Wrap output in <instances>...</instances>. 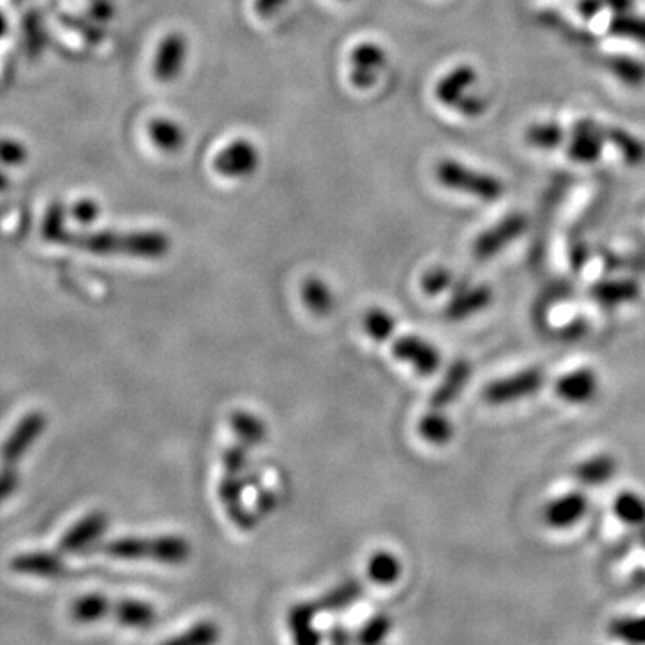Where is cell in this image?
I'll list each match as a JSON object with an SVG mask.
<instances>
[{
	"mask_svg": "<svg viewBox=\"0 0 645 645\" xmlns=\"http://www.w3.org/2000/svg\"><path fill=\"white\" fill-rule=\"evenodd\" d=\"M60 244L94 255H126V257L162 258L171 250V239L164 232H69Z\"/></svg>",
	"mask_w": 645,
	"mask_h": 645,
	"instance_id": "1",
	"label": "cell"
},
{
	"mask_svg": "<svg viewBox=\"0 0 645 645\" xmlns=\"http://www.w3.org/2000/svg\"><path fill=\"white\" fill-rule=\"evenodd\" d=\"M85 554H104L126 561H155L162 565H183L190 558V543L176 536H124L95 542Z\"/></svg>",
	"mask_w": 645,
	"mask_h": 645,
	"instance_id": "2",
	"label": "cell"
},
{
	"mask_svg": "<svg viewBox=\"0 0 645 645\" xmlns=\"http://www.w3.org/2000/svg\"><path fill=\"white\" fill-rule=\"evenodd\" d=\"M70 617L79 624L113 620L126 628L146 629L155 624L156 611L149 602L103 594H85L70 606Z\"/></svg>",
	"mask_w": 645,
	"mask_h": 645,
	"instance_id": "3",
	"label": "cell"
},
{
	"mask_svg": "<svg viewBox=\"0 0 645 645\" xmlns=\"http://www.w3.org/2000/svg\"><path fill=\"white\" fill-rule=\"evenodd\" d=\"M479 74L472 65H457L443 74L434 86V95L439 103L452 108L468 119H477L488 110V99L475 90Z\"/></svg>",
	"mask_w": 645,
	"mask_h": 645,
	"instance_id": "4",
	"label": "cell"
},
{
	"mask_svg": "<svg viewBox=\"0 0 645 645\" xmlns=\"http://www.w3.org/2000/svg\"><path fill=\"white\" fill-rule=\"evenodd\" d=\"M434 176L443 189L461 192L482 201H495L506 192V187L499 178L448 158L436 164Z\"/></svg>",
	"mask_w": 645,
	"mask_h": 645,
	"instance_id": "5",
	"label": "cell"
},
{
	"mask_svg": "<svg viewBox=\"0 0 645 645\" xmlns=\"http://www.w3.org/2000/svg\"><path fill=\"white\" fill-rule=\"evenodd\" d=\"M260 167V151L248 138H235L214 158V171L230 180L250 178Z\"/></svg>",
	"mask_w": 645,
	"mask_h": 645,
	"instance_id": "6",
	"label": "cell"
},
{
	"mask_svg": "<svg viewBox=\"0 0 645 645\" xmlns=\"http://www.w3.org/2000/svg\"><path fill=\"white\" fill-rule=\"evenodd\" d=\"M387 52L375 42H362L350 52V81L357 90H370L377 85L386 69Z\"/></svg>",
	"mask_w": 645,
	"mask_h": 645,
	"instance_id": "7",
	"label": "cell"
},
{
	"mask_svg": "<svg viewBox=\"0 0 645 645\" xmlns=\"http://www.w3.org/2000/svg\"><path fill=\"white\" fill-rule=\"evenodd\" d=\"M545 382V375L538 368L520 371L511 377L495 380L484 387V398L493 405H504L516 402L525 396L538 393Z\"/></svg>",
	"mask_w": 645,
	"mask_h": 645,
	"instance_id": "8",
	"label": "cell"
},
{
	"mask_svg": "<svg viewBox=\"0 0 645 645\" xmlns=\"http://www.w3.org/2000/svg\"><path fill=\"white\" fill-rule=\"evenodd\" d=\"M106 529H108L106 513L103 511L88 513L65 531L60 542L56 543V552L61 556L85 554L95 542H99V538L103 536Z\"/></svg>",
	"mask_w": 645,
	"mask_h": 645,
	"instance_id": "9",
	"label": "cell"
},
{
	"mask_svg": "<svg viewBox=\"0 0 645 645\" xmlns=\"http://www.w3.org/2000/svg\"><path fill=\"white\" fill-rule=\"evenodd\" d=\"M189 56V40L181 33H171L156 49L153 76L160 83H172L180 78Z\"/></svg>",
	"mask_w": 645,
	"mask_h": 645,
	"instance_id": "10",
	"label": "cell"
},
{
	"mask_svg": "<svg viewBox=\"0 0 645 645\" xmlns=\"http://www.w3.org/2000/svg\"><path fill=\"white\" fill-rule=\"evenodd\" d=\"M47 427V418L40 411H31L11 430L4 448H2V459L4 465H17L20 457L26 454L29 448L33 447L36 439L42 436L43 430Z\"/></svg>",
	"mask_w": 645,
	"mask_h": 645,
	"instance_id": "11",
	"label": "cell"
},
{
	"mask_svg": "<svg viewBox=\"0 0 645 645\" xmlns=\"http://www.w3.org/2000/svg\"><path fill=\"white\" fill-rule=\"evenodd\" d=\"M527 230V219L522 214H511L504 221L481 233L473 244V253L479 260H486L504 250L509 242L518 239Z\"/></svg>",
	"mask_w": 645,
	"mask_h": 645,
	"instance_id": "12",
	"label": "cell"
},
{
	"mask_svg": "<svg viewBox=\"0 0 645 645\" xmlns=\"http://www.w3.org/2000/svg\"><path fill=\"white\" fill-rule=\"evenodd\" d=\"M391 352L398 361L411 364L414 370L418 371L423 377H429L436 373L441 364V355H439L436 346H432L429 341L422 337L402 336L393 341Z\"/></svg>",
	"mask_w": 645,
	"mask_h": 645,
	"instance_id": "13",
	"label": "cell"
},
{
	"mask_svg": "<svg viewBox=\"0 0 645 645\" xmlns=\"http://www.w3.org/2000/svg\"><path fill=\"white\" fill-rule=\"evenodd\" d=\"M244 486L246 481L242 479L241 473L224 472L223 479L219 481L217 493L233 525L242 531H251L257 525V515L251 513L242 502Z\"/></svg>",
	"mask_w": 645,
	"mask_h": 645,
	"instance_id": "14",
	"label": "cell"
},
{
	"mask_svg": "<svg viewBox=\"0 0 645 645\" xmlns=\"http://www.w3.org/2000/svg\"><path fill=\"white\" fill-rule=\"evenodd\" d=\"M606 140V129L592 119H583L572 128L568 144L570 160L579 164H594L601 158L602 147Z\"/></svg>",
	"mask_w": 645,
	"mask_h": 645,
	"instance_id": "15",
	"label": "cell"
},
{
	"mask_svg": "<svg viewBox=\"0 0 645 645\" xmlns=\"http://www.w3.org/2000/svg\"><path fill=\"white\" fill-rule=\"evenodd\" d=\"M9 568L22 576L58 579L67 574L65 559L56 551H35L18 554L9 561Z\"/></svg>",
	"mask_w": 645,
	"mask_h": 645,
	"instance_id": "16",
	"label": "cell"
},
{
	"mask_svg": "<svg viewBox=\"0 0 645 645\" xmlns=\"http://www.w3.org/2000/svg\"><path fill=\"white\" fill-rule=\"evenodd\" d=\"M588 499L581 491H570L567 495H561L558 499L552 500L545 508V522L554 529H567L583 520L588 511Z\"/></svg>",
	"mask_w": 645,
	"mask_h": 645,
	"instance_id": "17",
	"label": "cell"
},
{
	"mask_svg": "<svg viewBox=\"0 0 645 645\" xmlns=\"http://www.w3.org/2000/svg\"><path fill=\"white\" fill-rule=\"evenodd\" d=\"M599 389V379L594 370L581 368V370L570 371L558 379L554 391L556 395L565 400L568 404H586L590 402Z\"/></svg>",
	"mask_w": 645,
	"mask_h": 645,
	"instance_id": "18",
	"label": "cell"
},
{
	"mask_svg": "<svg viewBox=\"0 0 645 645\" xmlns=\"http://www.w3.org/2000/svg\"><path fill=\"white\" fill-rule=\"evenodd\" d=\"M472 375V366L468 361H457L448 368L438 389L430 396L432 409H447L454 404L459 395L465 391L466 384Z\"/></svg>",
	"mask_w": 645,
	"mask_h": 645,
	"instance_id": "19",
	"label": "cell"
},
{
	"mask_svg": "<svg viewBox=\"0 0 645 645\" xmlns=\"http://www.w3.org/2000/svg\"><path fill=\"white\" fill-rule=\"evenodd\" d=\"M491 300H493V293H491L490 287L477 285V287L457 293L448 303L445 314L450 321H465V319L472 318L473 314L486 309Z\"/></svg>",
	"mask_w": 645,
	"mask_h": 645,
	"instance_id": "20",
	"label": "cell"
},
{
	"mask_svg": "<svg viewBox=\"0 0 645 645\" xmlns=\"http://www.w3.org/2000/svg\"><path fill=\"white\" fill-rule=\"evenodd\" d=\"M147 133H149L153 146L158 147L164 153L180 151L187 140V133H185L183 126L180 122L172 121V119H155V121L149 122Z\"/></svg>",
	"mask_w": 645,
	"mask_h": 645,
	"instance_id": "21",
	"label": "cell"
},
{
	"mask_svg": "<svg viewBox=\"0 0 645 645\" xmlns=\"http://www.w3.org/2000/svg\"><path fill=\"white\" fill-rule=\"evenodd\" d=\"M364 595V585L357 579L346 581L343 585L337 586L334 590H330L327 594L321 595L316 599L314 606L319 613L323 611H341L344 608H350L353 602L359 601Z\"/></svg>",
	"mask_w": 645,
	"mask_h": 645,
	"instance_id": "22",
	"label": "cell"
},
{
	"mask_svg": "<svg viewBox=\"0 0 645 645\" xmlns=\"http://www.w3.org/2000/svg\"><path fill=\"white\" fill-rule=\"evenodd\" d=\"M617 470V461L608 454L590 457L579 463L574 470V477L585 486H597L610 481Z\"/></svg>",
	"mask_w": 645,
	"mask_h": 645,
	"instance_id": "23",
	"label": "cell"
},
{
	"mask_svg": "<svg viewBox=\"0 0 645 645\" xmlns=\"http://www.w3.org/2000/svg\"><path fill=\"white\" fill-rule=\"evenodd\" d=\"M230 425H232L235 436L248 447H257L267 436L266 423L258 418L257 414L248 411H233L230 414Z\"/></svg>",
	"mask_w": 645,
	"mask_h": 645,
	"instance_id": "24",
	"label": "cell"
},
{
	"mask_svg": "<svg viewBox=\"0 0 645 645\" xmlns=\"http://www.w3.org/2000/svg\"><path fill=\"white\" fill-rule=\"evenodd\" d=\"M366 574L375 585H393L402 574V563L391 552L377 551L368 559Z\"/></svg>",
	"mask_w": 645,
	"mask_h": 645,
	"instance_id": "25",
	"label": "cell"
},
{
	"mask_svg": "<svg viewBox=\"0 0 645 645\" xmlns=\"http://www.w3.org/2000/svg\"><path fill=\"white\" fill-rule=\"evenodd\" d=\"M592 294L602 305H622L635 300L640 294V287L631 280H608L595 284Z\"/></svg>",
	"mask_w": 645,
	"mask_h": 645,
	"instance_id": "26",
	"label": "cell"
},
{
	"mask_svg": "<svg viewBox=\"0 0 645 645\" xmlns=\"http://www.w3.org/2000/svg\"><path fill=\"white\" fill-rule=\"evenodd\" d=\"M301 298L307 305V309L312 310L314 314H327L334 307V294L328 287L327 282H323L318 276H309L303 285H301Z\"/></svg>",
	"mask_w": 645,
	"mask_h": 645,
	"instance_id": "27",
	"label": "cell"
},
{
	"mask_svg": "<svg viewBox=\"0 0 645 645\" xmlns=\"http://www.w3.org/2000/svg\"><path fill=\"white\" fill-rule=\"evenodd\" d=\"M420 436L432 445H445L454 436V425L448 420L441 409L427 413L418 423Z\"/></svg>",
	"mask_w": 645,
	"mask_h": 645,
	"instance_id": "28",
	"label": "cell"
},
{
	"mask_svg": "<svg viewBox=\"0 0 645 645\" xmlns=\"http://www.w3.org/2000/svg\"><path fill=\"white\" fill-rule=\"evenodd\" d=\"M606 129V140H610L613 146L620 151L622 158L631 165L642 164L645 160V144L622 128Z\"/></svg>",
	"mask_w": 645,
	"mask_h": 645,
	"instance_id": "29",
	"label": "cell"
},
{
	"mask_svg": "<svg viewBox=\"0 0 645 645\" xmlns=\"http://www.w3.org/2000/svg\"><path fill=\"white\" fill-rule=\"evenodd\" d=\"M565 138L563 128L556 122H534L525 129V142L536 149L551 151L561 146Z\"/></svg>",
	"mask_w": 645,
	"mask_h": 645,
	"instance_id": "30",
	"label": "cell"
},
{
	"mask_svg": "<svg viewBox=\"0 0 645 645\" xmlns=\"http://www.w3.org/2000/svg\"><path fill=\"white\" fill-rule=\"evenodd\" d=\"M613 513L624 524H645V500L633 491H624L613 502Z\"/></svg>",
	"mask_w": 645,
	"mask_h": 645,
	"instance_id": "31",
	"label": "cell"
},
{
	"mask_svg": "<svg viewBox=\"0 0 645 645\" xmlns=\"http://www.w3.org/2000/svg\"><path fill=\"white\" fill-rule=\"evenodd\" d=\"M606 67L615 78L626 85L638 86L645 81V65L629 56H608Z\"/></svg>",
	"mask_w": 645,
	"mask_h": 645,
	"instance_id": "32",
	"label": "cell"
},
{
	"mask_svg": "<svg viewBox=\"0 0 645 645\" xmlns=\"http://www.w3.org/2000/svg\"><path fill=\"white\" fill-rule=\"evenodd\" d=\"M215 640H219V626L210 620H201L178 637L167 638L165 644L205 645L214 644Z\"/></svg>",
	"mask_w": 645,
	"mask_h": 645,
	"instance_id": "33",
	"label": "cell"
},
{
	"mask_svg": "<svg viewBox=\"0 0 645 645\" xmlns=\"http://www.w3.org/2000/svg\"><path fill=\"white\" fill-rule=\"evenodd\" d=\"M364 330L371 339L384 343L395 334V319L386 310L373 307L364 316Z\"/></svg>",
	"mask_w": 645,
	"mask_h": 645,
	"instance_id": "34",
	"label": "cell"
},
{
	"mask_svg": "<svg viewBox=\"0 0 645 645\" xmlns=\"http://www.w3.org/2000/svg\"><path fill=\"white\" fill-rule=\"evenodd\" d=\"M67 208L61 201H54L47 208V212L43 215L42 235L43 239L47 242H54L60 244L63 235L67 233Z\"/></svg>",
	"mask_w": 645,
	"mask_h": 645,
	"instance_id": "35",
	"label": "cell"
},
{
	"mask_svg": "<svg viewBox=\"0 0 645 645\" xmlns=\"http://www.w3.org/2000/svg\"><path fill=\"white\" fill-rule=\"evenodd\" d=\"M610 31L613 35L631 38L645 45V18L628 13H615V18L610 22Z\"/></svg>",
	"mask_w": 645,
	"mask_h": 645,
	"instance_id": "36",
	"label": "cell"
},
{
	"mask_svg": "<svg viewBox=\"0 0 645 645\" xmlns=\"http://www.w3.org/2000/svg\"><path fill=\"white\" fill-rule=\"evenodd\" d=\"M391 628H393L391 617L386 613H377L357 631L355 642H359V644H379L389 635Z\"/></svg>",
	"mask_w": 645,
	"mask_h": 645,
	"instance_id": "37",
	"label": "cell"
},
{
	"mask_svg": "<svg viewBox=\"0 0 645 645\" xmlns=\"http://www.w3.org/2000/svg\"><path fill=\"white\" fill-rule=\"evenodd\" d=\"M610 633L628 644H645V617L613 620Z\"/></svg>",
	"mask_w": 645,
	"mask_h": 645,
	"instance_id": "38",
	"label": "cell"
},
{
	"mask_svg": "<svg viewBox=\"0 0 645 645\" xmlns=\"http://www.w3.org/2000/svg\"><path fill=\"white\" fill-rule=\"evenodd\" d=\"M450 284H452V273L445 267H434L422 278L423 293L429 296H438L443 291H447Z\"/></svg>",
	"mask_w": 645,
	"mask_h": 645,
	"instance_id": "39",
	"label": "cell"
},
{
	"mask_svg": "<svg viewBox=\"0 0 645 645\" xmlns=\"http://www.w3.org/2000/svg\"><path fill=\"white\" fill-rule=\"evenodd\" d=\"M248 448L250 447L244 445L242 441L226 448L223 454L224 472L244 473L248 463Z\"/></svg>",
	"mask_w": 645,
	"mask_h": 645,
	"instance_id": "40",
	"label": "cell"
},
{
	"mask_svg": "<svg viewBox=\"0 0 645 645\" xmlns=\"http://www.w3.org/2000/svg\"><path fill=\"white\" fill-rule=\"evenodd\" d=\"M72 219L78 221L79 224H92L99 219L101 215V207L99 203L92 198H81L72 205L70 208Z\"/></svg>",
	"mask_w": 645,
	"mask_h": 645,
	"instance_id": "41",
	"label": "cell"
},
{
	"mask_svg": "<svg viewBox=\"0 0 645 645\" xmlns=\"http://www.w3.org/2000/svg\"><path fill=\"white\" fill-rule=\"evenodd\" d=\"M2 160L9 167H18L27 160V149L17 138L2 140Z\"/></svg>",
	"mask_w": 645,
	"mask_h": 645,
	"instance_id": "42",
	"label": "cell"
},
{
	"mask_svg": "<svg viewBox=\"0 0 645 645\" xmlns=\"http://www.w3.org/2000/svg\"><path fill=\"white\" fill-rule=\"evenodd\" d=\"M18 486V473L15 465H4L2 468V477H0V493L2 500H8Z\"/></svg>",
	"mask_w": 645,
	"mask_h": 645,
	"instance_id": "43",
	"label": "cell"
},
{
	"mask_svg": "<svg viewBox=\"0 0 645 645\" xmlns=\"http://www.w3.org/2000/svg\"><path fill=\"white\" fill-rule=\"evenodd\" d=\"M289 0H255L253 9L260 18H273L280 9L284 8Z\"/></svg>",
	"mask_w": 645,
	"mask_h": 645,
	"instance_id": "44",
	"label": "cell"
},
{
	"mask_svg": "<svg viewBox=\"0 0 645 645\" xmlns=\"http://www.w3.org/2000/svg\"><path fill=\"white\" fill-rule=\"evenodd\" d=\"M294 642L296 644L312 645L319 644L323 640V635L319 629L314 626H307V628L296 629L293 631Z\"/></svg>",
	"mask_w": 645,
	"mask_h": 645,
	"instance_id": "45",
	"label": "cell"
},
{
	"mask_svg": "<svg viewBox=\"0 0 645 645\" xmlns=\"http://www.w3.org/2000/svg\"><path fill=\"white\" fill-rule=\"evenodd\" d=\"M276 508V495L271 490L260 488L257 497V511L258 515H267Z\"/></svg>",
	"mask_w": 645,
	"mask_h": 645,
	"instance_id": "46",
	"label": "cell"
},
{
	"mask_svg": "<svg viewBox=\"0 0 645 645\" xmlns=\"http://www.w3.org/2000/svg\"><path fill=\"white\" fill-rule=\"evenodd\" d=\"M328 640L334 642V644H348V642L355 640V637H352L350 629L344 628L341 624H336V626L328 629Z\"/></svg>",
	"mask_w": 645,
	"mask_h": 645,
	"instance_id": "47",
	"label": "cell"
},
{
	"mask_svg": "<svg viewBox=\"0 0 645 645\" xmlns=\"http://www.w3.org/2000/svg\"><path fill=\"white\" fill-rule=\"evenodd\" d=\"M579 13L585 18H594L597 13H601L604 9V4L602 0H581L579 2Z\"/></svg>",
	"mask_w": 645,
	"mask_h": 645,
	"instance_id": "48",
	"label": "cell"
},
{
	"mask_svg": "<svg viewBox=\"0 0 645 645\" xmlns=\"http://www.w3.org/2000/svg\"><path fill=\"white\" fill-rule=\"evenodd\" d=\"M92 13H94L95 18L108 20V18H112L113 6L108 0H95L94 6H92Z\"/></svg>",
	"mask_w": 645,
	"mask_h": 645,
	"instance_id": "49",
	"label": "cell"
},
{
	"mask_svg": "<svg viewBox=\"0 0 645 645\" xmlns=\"http://www.w3.org/2000/svg\"><path fill=\"white\" fill-rule=\"evenodd\" d=\"M604 8H611L615 13H628L633 9V0H602Z\"/></svg>",
	"mask_w": 645,
	"mask_h": 645,
	"instance_id": "50",
	"label": "cell"
}]
</instances>
